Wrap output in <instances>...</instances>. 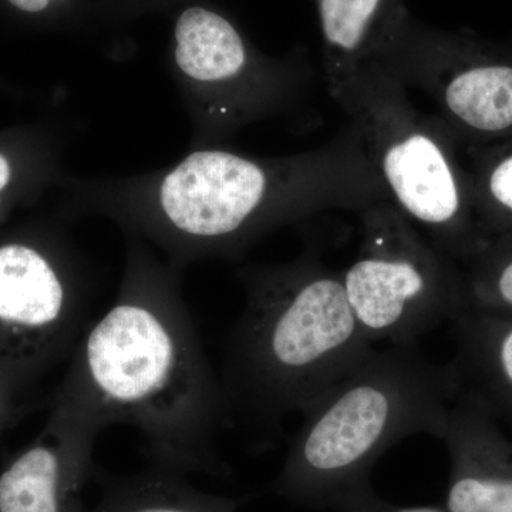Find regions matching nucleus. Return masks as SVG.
Masks as SVG:
<instances>
[{
    "mask_svg": "<svg viewBox=\"0 0 512 512\" xmlns=\"http://www.w3.org/2000/svg\"><path fill=\"white\" fill-rule=\"evenodd\" d=\"M109 311L83 333L50 404L137 429L154 467L227 477L217 450L229 409L185 302L183 271L134 235Z\"/></svg>",
    "mask_w": 512,
    "mask_h": 512,
    "instance_id": "obj_2",
    "label": "nucleus"
},
{
    "mask_svg": "<svg viewBox=\"0 0 512 512\" xmlns=\"http://www.w3.org/2000/svg\"><path fill=\"white\" fill-rule=\"evenodd\" d=\"M466 265L467 305L512 312V231L488 238Z\"/></svg>",
    "mask_w": 512,
    "mask_h": 512,
    "instance_id": "obj_16",
    "label": "nucleus"
},
{
    "mask_svg": "<svg viewBox=\"0 0 512 512\" xmlns=\"http://www.w3.org/2000/svg\"><path fill=\"white\" fill-rule=\"evenodd\" d=\"M173 10L167 63L190 120L191 148L220 146L301 100L309 80L301 57L265 55L231 16L205 0Z\"/></svg>",
    "mask_w": 512,
    "mask_h": 512,
    "instance_id": "obj_6",
    "label": "nucleus"
},
{
    "mask_svg": "<svg viewBox=\"0 0 512 512\" xmlns=\"http://www.w3.org/2000/svg\"><path fill=\"white\" fill-rule=\"evenodd\" d=\"M458 387L457 367L437 365L416 342L375 350L303 414L272 490L335 510L370 484L389 448L417 434L443 439Z\"/></svg>",
    "mask_w": 512,
    "mask_h": 512,
    "instance_id": "obj_4",
    "label": "nucleus"
},
{
    "mask_svg": "<svg viewBox=\"0 0 512 512\" xmlns=\"http://www.w3.org/2000/svg\"><path fill=\"white\" fill-rule=\"evenodd\" d=\"M242 500L197 490L183 474L154 467L114 481L89 512H238Z\"/></svg>",
    "mask_w": 512,
    "mask_h": 512,
    "instance_id": "obj_14",
    "label": "nucleus"
},
{
    "mask_svg": "<svg viewBox=\"0 0 512 512\" xmlns=\"http://www.w3.org/2000/svg\"><path fill=\"white\" fill-rule=\"evenodd\" d=\"M56 214L104 218L184 271L235 259L259 239L329 210L357 214L390 201L352 123L325 146L258 157L221 146L191 148L168 167L126 177H74L57 184Z\"/></svg>",
    "mask_w": 512,
    "mask_h": 512,
    "instance_id": "obj_1",
    "label": "nucleus"
},
{
    "mask_svg": "<svg viewBox=\"0 0 512 512\" xmlns=\"http://www.w3.org/2000/svg\"><path fill=\"white\" fill-rule=\"evenodd\" d=\"M244 311L229 335L221 384L231 421L275 434L372 356L342 275L315 252L239 269Z\"/></svg>",
    "mask_w": 512,
    "mask_h": 512,
    "instance_id": "obj_3",
    "label": "nucleus"
},
{
    "mask_svg": "<svg viewBox=\"0 0 512 512\" xmlns=\"http://www.w3.org/2000/svg\"><path fill=\"white\" fill-rule=\"evenodd\" d=\"M453 460L448 512H512V474L505 451L476 406H453L446 434Z\"/></svg>",
    "mask_w": 512,
    "mask_h": 512,
    "instance_id": "obj_12",
    "label": "nucleus"
},
{
    "mask_svg": "<svg viewBox=\"0 0 512 512\" xmlns=\"http://www.w3.org/2000/svg\"><path fill=\"white\" fill-rule=\"evenodd\" d=\"M69 225L55 212L0 229V379L22 394L83 336L93 281Z\"/></svg>",
    "mask_w": 512,
    "mask_h": 512,
    "instance_id": "obj_7",
    "label": "nucleus"
},
{
    "mask_svg": "<svg viewBox=\"0 0 512 512\" xmlns=\"http://www.w3.org/2000/svg\"><path fill=\"white\" fill-rule=\"evenodd\" d=\"M188 0H101L97 13L114 19H130L153 12L174 9Z\"/></svg>",
    "mask_w": 512,
    "mask_h": 512,
    "instance_id": "obj_19",
    "label": "nucleus"
},
{
    "mask_svg": "<svg viewBox=\"0 0 512 512\" xmlns=\"http://www.w3.org/2000/svg\"><path fill=\"white\" fill-rule=\"evenodd\" d=\"M338 103L394 207L453 261H470L488 238L478 225L460 146L439 117L417 110L407 87L380 62L363 67Z\"/></svg>",
    "mask_w": 512,
    "mask_h": 512,
    "instance_id": "obj_5",
    "label": "nucleus"
},
{
    "mask_svg": "<svg viewBox=\"0 0 512 512\" xmlns=\"http://www.w3.org/2000/svg\"><path fill=\"white\" fill-rule=\"evenodd\" d=\"M0 12L25 28L66 29L80 25L96 10L89 0H0Z\"/></svg>",
    "mask_w": 512,
    "mask_h": 512,
    "instance_id": "obj_17",
    "label": "nucleus"
},
{
    "mask_svg": "<svg viewBox=\"0 0 512 512\" xmlns=\"http://www.w3.org/2000/svg\"><path fill=\"white\" fill-rule=\"evenodd\" d=\"M23 410L22 393L0 379V437L20 419Z\"/></svg>",
    "mask_w": 512,
    "mask_h": 512,
    "instance_id": "obj_20",
    "label": "nucleus"
},
{
    "mask_svg": "<svg viewBox=\"0 0 512 512\" xmlns=\"http://www.w3.org/2000/svg\"><path fill=\"white\" fill-rule=\"evenodd\" d=\"M0 93L12 97L26 96L25 90L20 89V87H16L15 84L9 83L8 80L2 79V77H0Z\"/></svg>",
    "mask_w": 512,
    "mask_h": 512,
    "instance_id": "obj_21",
    "label": "nucleus"
},
{
    "mask_svg": "<svg viewBox=\"0 0 512 512\" xmlns=\"http://www.w3.org/2000/svg\"><path fill=\"white\" fill-rule=\"evenodd\" d=\"M359 215V254L340 275L350 308L372 345L416 342L467 308L457 262L392 202H379Z\"/></svg>",
    "mask_w": 512,
    "mask_h": 512,
    "instance_id": "obj_8",
    "label": "nucleus"
},
{
    "mask_svg": "<svg viewBox=\"0 0 512 512\" xmlns=\"http://www.w3.org/2000/svg\"><path fill=\"white\" fill-rule=\"evenodd\" d=\"M77 124L47 119L0 130V227L35 207L66 174L63 154Z\"/></svg>",
    "mask_w": 512,
    "mask_h": 512,
    "instance_id": "obj_13",
    "label": "nucleus"
},
{
    "mask_svg": "<svg viewBox=\"0 0 512 512\" xmlns=\"http://www.w3.org/2000/svg\"><path fill=\"white\" fill-rule=\"evenodd\" d=\"M338 512H448L439 507H399L387 503L375 493L372 485H363L362 488L348 495L335 508Z\"/></svg>",
    "mask_w": 512,
    "mask_h": 512,
    "instance_id": "obj_18",
    "label": "nucleus"
},
{
    "mask_svg": "<svg viewBox=\"0 0 512 512\" xmlns=\"http://www.w3.org/2000/svg\"><path fill=\"white\" fill-rule=\"evenodd\" d=\"M330 96L340 94L367 64L379 62L410 12L404 0H313Z\"/></svg>",
    "mask_w": 512,
    "mask_h": 512,
    "instance_id": "obj_11",
    "label": "nucleus"
},
{
    "mask_svg": "<svg viewBox=\"0 0 512 512\" xmlns=\"http://www.w3.org/2000/svg\"><path fill=\"white\" fill-rule=\"evenodd\" d=\"M101 431L79 414L50 404L36 439L0 474V512H89L83 493Z\"/></svg>",
    "mask_w": 512,
    "mask_h": 512,
    "instance_id": "obj_10",
    "label": "nucleus"
},
{
    "mask_svg": "<svg viewBox=\"0 0 512 512\" xmlns=\"http://www.w3.org/2000/svg\"><path fill=\"white\" fill-rule=\"evenodd\" d=\"M464 150L481 231L487 238L512 231V138Z\"/></svg>",
    "mask_w": 512,
    "mask_h": 512,
    "instance_id": "obj_15",
    "label": "nucleus"
},
{
    "mask_svg": "<svg viewBox=\"0 0 512 512\" xmlns=\"http://www.w3.org/2000/svg\"><path fill=\"white\" fill-rule=\"evenodd\" d=\"M409 89L426 93L458 146H491L512 138V49L467 30L407 20L379 60Z\"/></svg>",
    "mask_w": 512,
    "mask_h": 512,
    "instance_id": "obj_9",
    "label": "nucleus"
}]
</instances>
